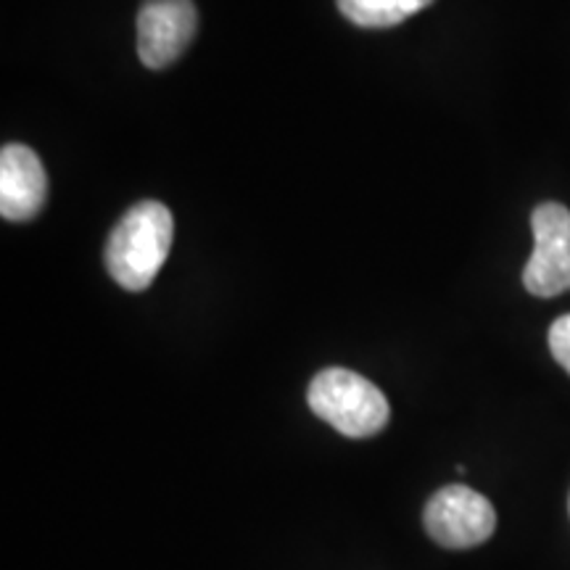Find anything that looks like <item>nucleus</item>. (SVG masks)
Returning <instances> with one entry per match:
<instances>
[{
    "mask_svg": "<svg viewBox=\"0 0 570 570\" xmlns=\"http://www.w3.org/2000/svg\"><path fill=\"white\" fill-rule=\"evenodd\" d=\"M175 238L173 212L159 202H140L114 225L106 240V269L125 291H146L167 262Z\"/></svg>",
    "mask_w": 570,
    "mask_h": 570,
    "instance_id": "obj_1",
    "label": "nucleus"
},
{
    "mask_svg": "<svg viewBox=\"0 0 570 570\" xmlns=\"http://www.w3.org/2000/svg\"><path fill=\"white\" fill-rule=\"evenodd\" d=\"M312 412L346 439H370L386 428L389 399L367 377L346 367H327L315 375L306 394Z\"/></svg>",
    "mask_w": 570,
    "mask_h": 570,
    "instance_id": "obj_2",
    "label": "nucleus"
},
{
    "mask_svg": "<svg viewBox=\"0 0 570 570\" xmlns=\"http://www.w3.org/2000/svg\"><path fill=\"white\" fill-rule=\"evenodd\" d=\"M533 254L523 285L533 296L552 298L570 291V209L558 202L539 204L531 214Z\"/></svg>",
    "mask_w": 570,
    "mask_h": 570,
    "instance_id": "obj_3",
    "label": "nucleus"
},
{
    "mask_svg": "<svg viewBox=\"0 0 570 570\" xmlns=\"http://www.w3.org/2000/svg\"><path fill=\"white\" fill-rule=\"evenodd\" d=\"M425 531L446 550H470L491 539L497 529V512L479 491L452 483L431 497L423 515Z\"/></svg>",
    "mask_w": 570,
    "mask_h": 570,
    "instance_id": "obj_4",
    "label": "nucleus"
},
{
    "mask_svg": "<svg viewBox=\"0 0 570 570\" xmlns=\"http://www.w3.org/2000/svg\"><path fill=\"white\" fill-rule=\"evenodd\" d=\"M198 30L194 0H146L138 13V56L148 69H167L188 51Z\"/></svg>",
    "mask_w": 570,
    "mask_h": 570,
    "instance_id": "obj_5",
    "label": "nucleus"
},
{
    "mask_svg": "<svg viewBox=\"0 0 570 570\" xmlns=\"http://www.w3.org/2000/svg\"><path fill=\"white\" fill-rule=\"evenodd\" d=\"M48 198V175L40 156L21 142L0 151V214L9 223H27Z\"/></svg>",
    "mask_w": 570,
    "mask_h": 570,
    "instance_id": "obj_6",
    "label": "nucleus"
},
{
    "mask_svg": "<svg viewBox=\"0 0 570 570\" xmlns=\"http://www.w3.org/2000/svg\"><path fill=\"white\" fill-rule=\"evenodd\" d=\"M338 11L356 27L367 30H383L396 27L404 19L415 17L417 11L428 9L433 0H336Z\"/></svg>",
    "mask_w": 570,
    "mask_h": 570,
    "instance_id": "obj_7",
    "label": "nucleus"
},
{
    "mask_svg": "<svg viewBox=\"0 0 570 570\" xmlns=\"http://www.w3.org/2000/svg\"><path fill=\"white\" fill-rule=\"evenodd\" d=\"M550 352L554 362L570 375V315H562L550 327Z\"/></svg>",
    "mask_w": 570,
    "mask_h": 570,
    "instance_id": "obj_8",
    "label": "nucleus"
},
{
    "mask_svg": "<svg viewBox=\"0 0 570 570\" xmlns=\"http://www.w3.org/2000/svg\"><path fill=\"white\" fill-rule=\"evenodd\" d=\"M568 508H570V504H568Z\"/></svg>",
    "mask_w": 570,
    "mask_h": 570,
    "instance_id": "obj_9",
    "label": "nucleus"
}]
</instances>
